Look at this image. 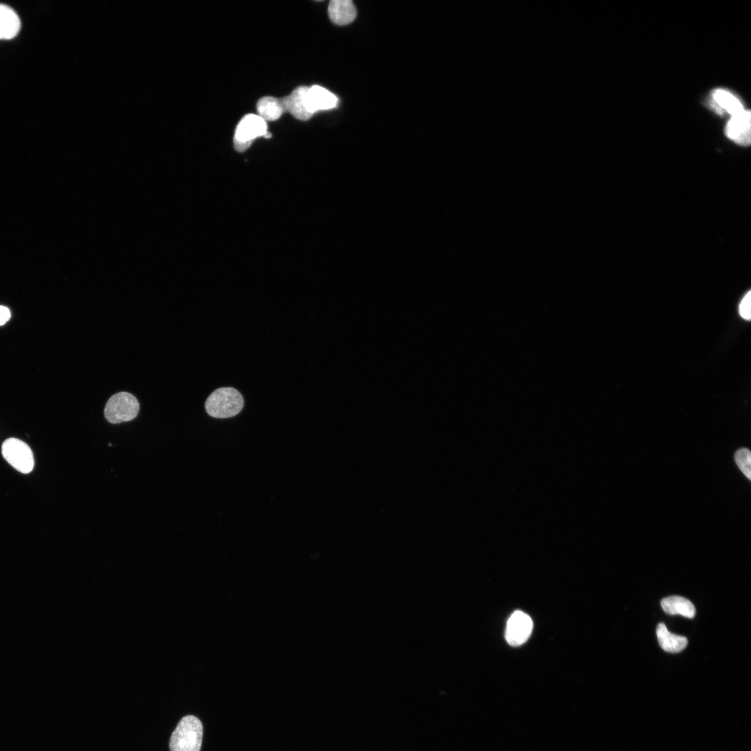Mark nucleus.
I'll return each mask as SVG.
<instances>
[{
	"label": "nucleus",
	"mask_w": 751,
	"mask_h": 751,
	"mask_svg": "<svg viewBox=\"0 0 751 751\" xmlns=\"http://www.w3.org/2000/svg\"><path fill=\"white\" fill-rule=\"evenodd\" d=\"M712 98L720 108L727 111L732 116L744 110L741 101L733 94L724 89H716L712 92Z\"/></svg>",
	"instance_id": "2eb2a0df"
},
{
	"label": "nucleus",
	"mask_w": 751,
	"mask_h": 751,
	"mask_svg": "<svg viewBox=\"0 0 751 751\" xmlns=\"http://www.w3.org/2000/svg\"><path fill=\"white\" fill-rule=\"evenodd\" d=\"M735 462L743 474L751 479V453L748 449L741 448L734 455Z\"/></svg>",
	"instance_id": "dca6fc26"
},
{
	"label": "nucleus",
	"mask_w": 751,
	"mask_h": 751,
	"mask_svg": "<svg viewBox=\"0 0 751 751\" xmlns=\"http://www.w3.org/2000/svg\"><path fill=\"white\" fill-rule=\"evenodd\" d=\"M140 404L136 396L127 391H120L112 395L104 407V417L111 423L127 422L138 414Z\"/></svg>",
	"instance_id": "7ed1b4c3"
},
{
	"label": "nucleus",
	"mask_w": 751,
	"mask_h": 751,
	"mask_svg": "<svg viewBox=\"0 0 751 751\" xmlns=\"http://www.w3.org/2000/svg\"><path fill=\"white\" fill-rule=\"evenodd\" d=\"M202 734V724L197 717L188 715L182 718L171 735L170 751H200Z\"/></svg>",
	"instance_id": "f03ea898"
},
{
	"label": "nucleus",
	"mask_w": 751,
	"mask_h": 751,
	"mask_svg": "<svg viewBox=\"0 0 751 751\" xmlns=\"http://www.w3.org/2000/svg\"><path fill=\"white\" fill-rule=\"evenodd\" d=\"M257 110L258 115L266 122L275 121L284 113L280 99L270 96L259 99L257 104Z\"/></svg>",
	"instance_id": "4468645a"
},
{
	"label": "nucleus",
	"mask_w": 751,
	"mask_h": 751,
	"mask_svg": "<svg viewBox=\"0 0 751 751\" xmlns=\"http://www.w3.org/2000/svg\"><path fill=\"white\" fill-rule=\"evenodd\" d=\"M307 88V86H299L290 95L280 99L284 113L288 112L302 121L308 120L312 117L313 114L309 111L306 100Z\"/></svg>",
	"instance_id": "6e6552de"
},
{
	"label": "nucleus",
	"mask_w": 751,
	"mask_h": 751,
	"mask_svg": "<svg viewBox=\"0 0 751 751\" xmlns=\"http://www.w3.org/2000/svg\"><path fill=\"white\" fill-rule=\"evenodd\" d=\"M306 100L308 108L312 114L316 111L333 108L338 103V98L333 93L318 85L308 87Z\"/></svg>",
	"instance_id": "1a4fd4ad"
},
{
	"label": "nucleus",
	"mask_w": 751,
	"mask_h": 751,
	"mask_svg": "<svg viewBox=\"0 0 751 751\" xmlns=\"http://www.w3.org/2000/svg\"><path fill=\"white\" fill-rule=\"evenodd\" d=\"M1 452L5 460L19 472L28 474L33 470V454L23 441L17 438L6 439L2 444Z\"/></svg>",
	"instance_id": "39448f33"
},
{
	"label": "nucleus",
	"mask_w": 751,
	"mask_h": 751,
	"mask_svg": "<svg viewBox=\"0 0 751 751\" xmlns=\"http://www.w3.org/2000/svg\"><path fill=\"white\" fill-rule=\"evenodd\" d=\"M739 314L742 318L750 320L751 317V293L748 291L739 305Z\"/></svg>",
	"instance_id": "f3484780"
},
{
	"label": "nucleus",
	"mask_w": 751,
	"mask_h": 751,
	"mask_svg": "<svg viewBox=\"0 0 751 751\" xmlns=\"http://www.w3.org/2000/svg\"><path fill=\"white\" fill-rule=\"evenodd\" d=\"M241 394L233 387H220L213 391L205 402L207 413L211 417L225 419L237 415L243 409Z\"/></svg>",
	"instance_id": "f257e3e1"
},
{
	"label": "nucleus",
	"mask_w": 751,
	"mask_h": 751,
	"mask_svg": "<svg viewBox=\"0 0 751 751\" xmlns=\"http://www.w3.org/2000/svg\"><path fill=\"white\" fill-rule=\"evenodd\" d=\"M532 629L533 621L529 615L521 611H516L508 620L506 640L512 646H519L528 639Z\"/></svg>",
	"instance_id": "423d86ee"
},
{
	"label": "nucleus",
	"mask_w": 751,
	"mask_h": 751,
	"mask_svg": "<svg viewBox=\"0 0 751 751\" xmlns=\"http://www.w3.org/2000/svg\"><path fill=\"white\" fill-rule=\"evenodd\" d=\"M267 123L259 115L248 114L236 126L233 139L234 147L239 152H245L259 137L267 133Z\"/></svg>",
	"instance_id": "20e7f679"
},
{
	"label": "nucleus",
	"mask_w": 751,
	"mask_h": 751,
	"mask_svg": "<svg viewBox=\"0 0 751 751\" xmlns=\"http://www.w3.org/2000/svg\"><path fill=\"white\" fill-rule=\"evenodd\" d=\"M328 10L330 20L340 26L351 23L357 15L355 5L350 0H332Z\"/></svg>",
	"instance_id": "9d476101"
},
{
	"label": "nucleus",
	"mask_w": 751,
	"mask_h": 751,
	"mask_svg": "<svg viewBox=\"0 0 751 751\" xmlns=\"http://www.w3.org/2000/svg\"><path fill=\"white\" fill-rule=\"evenodd\" d=\"M750 118V111L745 109L732 116L725 129L727 137L739 145L748 146L751 140Z\"/></svg>",
	"instance_id": "0eeeda50"
},
{
	"label": "nucleus",
	"mask_w": 751,
	"mask_h": 751,
	"mask_svg": "<svg viewBox=\"0 0 751 751\" xmlns=\"http://www.w3.org/2000/svg\"><path fill=\"white\" fill-rule=\"evenodd\" d=\"M20 27L21 22L15 11L10 6L0 3V40L15 38Z\"/></svg>",
	"instance_id": "9b49d317"
},
{
	"label": "nucleus",
	"mask_w": 751,
	"mask_h": 751,
	"mask_svg": "<svg viewBox=\"0 0 751 751\" xmlns=\"http://www.w3.org/2000/svg\"><path fill=\"white\" fill-rule=\"evenodd\" d=\"M10 318V309L5 306L0 305V325H4Z\"/></svg>",
	"instance_id": "a211bd4d"
},
{
	"label": "nucleus",
	"mask_w": 751,
	"mask_h": 751,
	"mask_svg": "<svg viewBox=\"0 0 751 751\" xmlns=\"http://www.w3.org/2000/svg\"><path fill=\"white\" fill-rule=\"evenodd\" d=\"M656 636L660 646L667 652H679L688 644V640L686 637L670 633L663 622L659 623L657 626Z\"/></svg>",
	"instance_id": "f8f14e48"
},
{
	"label": "nucleus",
	"mask_w": 751,
	"mask_h": 751,
	"mask_svg": "<svg viewBox=\"0 0 751 751\" xmlns=\"http://www.w3.org/2000/svg\"><path fill=\"white\" fill-rule=\"evenodd\" d=\"M661 604L668 615L679 614L688 618H693L695 615V608L693 603L683 597H668L661 600Z\"/></svg>",
	"instance_id": "ddd939ff"
}]
</instances>
